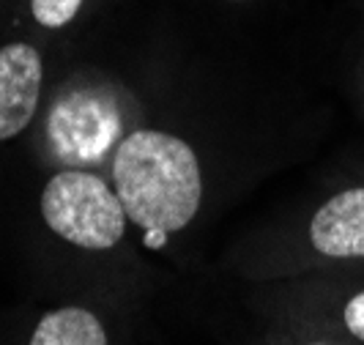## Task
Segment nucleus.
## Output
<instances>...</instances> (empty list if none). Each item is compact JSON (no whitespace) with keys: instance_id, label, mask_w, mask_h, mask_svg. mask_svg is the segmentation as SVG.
<instances>
[{"instance_id":"obj_1","label":"nucleus","mask_w":364,"mask_h":345,"mask_svg":"<svg viewBox=\"0 0 364 345\" xmlns=\"http://www.w3.org/2000/svg\"><path fill=\"white\" fill-rule=\"evenodd\" d=\"M112 179L127 217L143 230L173 233L198 214L203 195L200 164L195 151L173 134H129L118 146Z\"/></svg>"},{"instance_id":"obj_2","label":"nucleus","mask_w":364,"mask_h":345,"mask_svg":"<svg viewBox=\"0 0 364 345\" xmlns=\"http://www.w3.org/2000/svg\"><path fill=\"white\" fill-rule=\"evenodd\" d=\"M44 222L69 244L109 250L127 228V211L102 179L80 170L58 173L41 195Z\"/></svg>"},{"instance_id":"obj_3","label":"nucleus","mask_w":364,"mask_h":345,"mask_svg":"<svg viewBox=\"0 0 364 345\" xmlns=\"http://www.w3.org/2000/svg\"><path fill=\"white\" fill-rule=\"evenodd\" d=\"M41 91V58L28 44L0 47V140L31 124Z\"/></svg>"},{"instance_id":"obj_4","label":"nucleus","mask_w":364,"mask_h":345,"mask_svg":"<svg viewBox=\"0 0 364 345\" xmlns=\"http://www.w3.org/2000/svg\"><path fill=\"white\" fill-rule=\"evenodd\" d=\"M310 238L328 258H364V189H348L312 217Z\"/></svg>"},{"instance_id":"obj_5","label":"nucleus","mask_w":364,"mask_h":345,"mask_svg":"<svg viewBox=\"0 0 364 345\" xmlns=\"http://www.w3.org/2000/svg\"><path fill=\"white\" fill-rule=\"evenodd\" d=\"M31 345H107V334L93 312L66 307L41 318Z\"/></svg>"},{"instance_id":"obj_6","label":"nucleus","mask_w":364,"mask_h":345,"mask_svg":"<svg viewBox=\"0 0 364 345\" xmlns=\"http://www.w3.org/2000/svg\"><path fill=\"white\" fill-rule=\"evenodd\" d=\"M80 6H82V0H31L36 22L47 25V28H60V25L72 22Z\"/></svg>"},{"instance_id":"obj_7","label":"nucleus","mask_w":364,"mask_h":345,"mask_svg":"<svg viewBox=\"0 0 364 345\" xmlns=\"http://www.w3.org/2000/svg\"><path fill=\"white\" fill-rule=\"evenodd\" d=\"M346 327L353 337L364 340V291L356 293L346 307Z\"/></svg>"},{"instance_id":"obj_8","label":"nucleus","mask_w":364,"mask_h":345,"mask_svg":"<svg viewBox=\"0 0 364 345\" xmlns=\"http://www.w3.org/2000/svg\"><path fill=\"white\" fill-rule=\"evenodd\" d=\"M164 238H167V233H162V230H146V244H148V247H162Z\"/></svg>"},{"instance_id":"obj_9","label":"nucleus","mask_w":364,"mask_h":345,"mask_svg":"<svg viewBox=\"0 0 364 345\" xmlns=\"http://www.w3.org/2000/svg\"><path fill=\"white\" fill-rule=\"evenodd\" d=\"M312 345H323V343H312Z\"/></svg>"}]
</instances>
